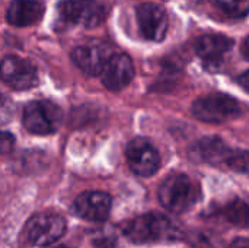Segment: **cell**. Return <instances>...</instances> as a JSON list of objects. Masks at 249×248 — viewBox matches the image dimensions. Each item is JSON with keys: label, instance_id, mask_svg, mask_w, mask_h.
<instances>
[{"label": "cell", "instance_id": "1", "mask_svg": "<svg viewBox=\"0 0 249 248\" xmlns=\"http://www.w3.org/2000/svg\"><path fill=\"white\" fill-rule=\"evenodd\" d=\"M162 206L174 213H184L200 199L198 186L187 175L168 177L158 191Z\"/></svg>", "mask_w": 249, "mask_h": 248}, {"label": "cell", "instance_id": "2", "mask_svg": "<svg viewBox=\"0 0 249 248\" xmlns=\"http://www.w3.org/2000/svg\"><path fill=\"white\" fill-rule=\"evenodd\" d=\"M125 237L137 244L158 243L174 238L175 229L172 222L159 213H147L136 218L124 228Z\"/></svg>", "mask_w": 249, "mask_h": 248}, {"label": "cell", "instance_id": "3", "mask_svg": "<svg viewBox=\"0 0 249 248\" xmlns=\"http://www.w3.org/2000/svg\"><path fill=\"white\" fill-rule=\"evenodd\" d=\"M66 228V221L60 215L38 213L26 222L23 238L32 246L47 247L58 241L64 235Z\"/></svg>", "mask_w": 249, "mask_h": 248}, {"label": "cell", "instance_id": "4", "mask_svg": "<svg viewBox=\"0 0 249 248\" xmlns=\"http://www.w3.org/2000/svg\"><path fill=\"white\" fill-rule=\"evenodd\" d=\"M193 114L206 123H223L241 114V104L232 96L213 94L198 98L193 104Z\"/></svg>", "mask_w": 249, "mask_h": 248}, {"label": "cell", "instance_id": "5", "mask_svg": "<svg viewBox=\"0 0 249 248\" xmlns=\"http://www.w3.org/2000/svg\"><path fill=\"white\" fill-rule=\"evenodd\" d=\"M63 113L51 101H34L25 107L23 126L34 134H51L58 130Z\"/></svg>", "mask_w": 249, "mask_h": 248}, {"label": "cell", "instance_id": "6", "mask_svg": "<svg viewBox=\"0 0 249 248\" xmlns=\"http://www.w3.org/2000/svg\"><path fill=\"white\" fill-rule=\"evenodd\" d=\"M58 12L63 20L86 28L98 26L105 19V7L96 0H63Z\"/></svg>", "mask_w": 249, "mask_h": 248}, {"label": "cell", "instance_id": "7", "mask_svg": "<svg viewBox=\"0 0 249 248\" xmlns=\"http://www.w3.org/2000/svg\"><path fill=\"white\" fill-rule=\"evenodd\" d=\"M131 171L140 177H152L160 165V158L155 146L143 137L131 140L125 151Z\"/></svg>", "mask_w": 249, "mask_h": 248}, {"label": "cell", "instance_id": "8", "mask_svg": "<svg viewBox=\"0 0 249 248\" xmlns=\"http://www.w3.org/2000/svg\"><path fill=\"white\" fill-rule=\"evenodd\" d=\"M0 77L10 88L25 91L36 85V69L28 61L16 56H7L0 63Z\"/></svg>", "mask_w": 249, "mask_h": 248}, {"label": "cell", "instance_id": "9", "mask_svg": "<svg viewBox=\"0 0 249 248\" xmlns=\"http://www.w3.org/2000/svg\"><path fill=\"white\" fill-rule=\"evenodd\" d=\"M136 13L140 32L146 39L159 42L165 38L168 31V16L162 6L144 3L137 7Z\"/></svg>", "mask_w": 249, "mask_h": 248}, {"label": "cell", "instance_id": "10", "mask_svg": "<svg viewBox=\"0 0 249 248\" xmlns=\"http://www.w3.org/2000/svg\"><path fill=\"white\" fill-rule=\"evenodd\" d=\"M134 77V66L128 56L114 54L108 58L101 79L105 88L109 91H120L125 88Z\"/></svg>", "mask_w": 249, "mask_h": 248}, {"label": "cell", "instance_id": "11", "mask_svg": "<svg viewBox=\"0 0 249 248\" xmlns=\"http://www.w3.org/2000/svg\"><path fill=\"white\" fill-rule=\"evenodd\" d=\"M112 200L109 194L104 191H86L82 193L76 202L74 209L79 216L93 222L107 221L111 212Z\"/></svg>", "mask_w": 249, "mask_h": 248}, {"label": "cell", "instance_id": "12", "mask_svg": "<svg viewBox=\"0 0 249 248\" xmlns=\"http://www.w3.org/2000/svg\"><path fill=\"white\" fill-rule=\"evenodd\" d=\"M233 45V41L225 35L210 34L203 35L196 41V51L204 60L207 67L217 69L222 63V57Z\"/></svg>", "mask_w": 249, "mask_h": 248}, {"label": "cell", "instance_id": "13", "mask_svg": "<svg viewBox=\"0 0 249 248\" xmlns=\"http://www.w3.org/2000/svg\"><path fill=\"white\" fill-rule=\"evenodd\" d=\"M109 57H107L105 48L96 44H86L80 45L73 50L71 60L73 63L86 75L96 76L101 75L107 61Z\"/></svg>", "mask_w": 249, "mask_h": 248}, {"label": "cell", "instance_id": "14", "mask_svg": "<svg viewBox=\"0 0 249 248\" xmlns=\"http://www.w3.org/2000/svg\"><path fill=\"white\" fill-rule=\"evenodd\" d=\"M44 15V4L38 0H15L6 12V19L13 26H29Z\"/></svg>", "mask_w": 249, "mask_h": 248}, {"label": "cell", "instance_id": "15", "mask_svg": "<svg viewBox=\"0 0 249 248\" xmlns=\"http://www.w3.org/2000/svg\"><path fill=\"white\" fill-rule=\"evenodd\" d=\"M232 151L219 137H204L191 151V156L207 164H226Z\"/></svg>", "mask_w": 249, "mask_h": 248}, {"label": "cell", "instance_id": "16", "mask_svg": "<svg viewBox=\"0 0 249 248\" xmlns=\"http://www.w3.org/2000/svg\"><path fill=\"white\" fill-rule=\"evenodd\" d=\"M225 15L231 18H244L249 13V0H212Z\"/></svg>", "mask_w": 249, "mask_h": 248}, {"label": "cell", "instance_id": "17", "mask_svg": "<svg viewBox=\"0 0 249 248\" xmlns=\"http://www.w3.org/2000/svg\"><path fill=\"white\" fill-rule=\"evenodd\" d=\"M225 215L235 225L247 227V225H249V202L235 200L233 203H231L226 208Z\"/></svg>", "mask_w": 249, "mask_h": 248}, {"label": "cell", "instance_id": "18", "mask_svg": "<svg viewBox=\"0 0 249 248\" xmlns=\"http://www.w3.org/2000/svg\"><path fill=\"white\" fill-rule=\"evenodd\" d=\"M226 165L238 172L249 175V152L248 151H239V152L232 151Z\"/></svg>", "mask_w": 249, "mask_h": 248}, {"label": "cell", "instance_id": "19", "mask_svg": "<svg viewBox=\"0 0 249 248\" xmlns=\"http://www.w3.org/2000/svg\"><path fill=\"white\" fill-rule=\"evenodd\" d=\"M10 115H12V104L6 96L0 95V126L6 124Z\"/></svg>", "mask_w": 249, "mask_h": 248}, {"label": "cell", "instance_id": "20", "mask_svg": "<svg viewBox=\"0 0 249 248\" xmlns=\"http://www.w3.org/2000/svg\"><path fill=\"white\" fill-rule=\"evenodd\" d=\"M15 145V137L10 133L0 132V156L9 153L13 149Z\"/></svg>", "mask_w": 249, "mask_h": 248}, {"label": "cell", "instance_id": "21", "mask_svg": "<svg viewBox=\"0 0 249 248\" xmlns=\"http://www.w3.org/2000/svg\"><path fill=\"white\" fill-rule=\"evenodd\" d=\"M229 248H249V240L248 238H239L236 241H233Z\"/></svg>", "mask_w": 249, "mask_h": 248}, {"label": "cell", "instance_id": "22", "mask_svg": "<svg viewBox=\"0 0 249 248\" xmlns=\"http://www.w3.org/2000/svg\"><path fill=\"white\" fill-rule=\"evenodd\" d=\"M239 82H241V85L247 89L249 92V70L248 72H245L242 76H241V79H239Z\"/></svg>", "mask_w": 249, "mask_h": 248}, {"label": "cell", "instance_id": "23", "mask_svg": "<svg viewBox=\"0 0 249 248\" xmlns=\"http://www.w3.org/2000/svg\"><path fill=\"white\" fill-rule=\"evenodd\" d=\"M242 53H244V56L249 60V37L248 38H245V41H244V44H242Z\"/></svg>", "mask_w": 249, "mask_h": 248}, {"label": "cell", "instance_id": "24", "mask_svg": "<svg viewBox=\"0 0 249 248\" xmlns=\"http://www.w3.org/2000/svg\"><path fill=\"white\" fill-rule=\"evenodd\" d=\"M54 248H69V247H66V246H60V247H54Z\"/></svg>", "mask_w": 249, "mask_h": 248}]
</instances>
